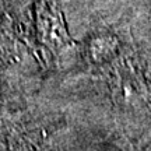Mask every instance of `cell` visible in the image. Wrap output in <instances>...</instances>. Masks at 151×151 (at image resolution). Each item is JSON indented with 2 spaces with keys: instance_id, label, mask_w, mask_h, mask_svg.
Segmentation results:
<instances>
[{
  "instance_id": "cell-1",
  "label": "cell",
  "mask_w": 151,
  "mask_h": 151,
  "mask_svg": "<svg viewBox=\"0 0 151 151\" xmlns=\"http://www.w3.org/2000/svg\"><path fill=\"white\" fill-rule=\"evenodd\" d=\"M116 48V42L112 38H99L91 43V53L97 59H105L106 55L112 53Z\"/></svg>"
}]
</instances>
